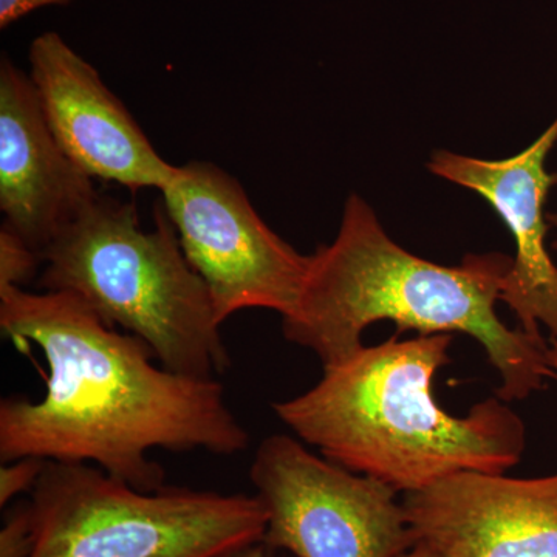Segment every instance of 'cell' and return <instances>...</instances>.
<instances>
[{
	"mask_svg": "<svg viewBox=\"0 0 557 557\" xmlns=\"http://www.w3.org/2000/svg\"><path fill=\"white\" fill-rule=\"evenodd\" d=\"M156 228L134 203L98 196L42 251L40 287L72 292L110 325L145 341L161 368L214 380L231 364L211 293L190 267L163 201Z\"/></svg>",
	"mask_w": 557,
	"mask_h": 557,
	"instance_id": "cell-4",
	"label": "cell"
},
{
	"mask_svg": "<svg viewBox=\"0 0 557 557\" xmlns=\"http://www.w3.org/2000/svg\"><path fill=\"white\" fill-rule=\"evenodd\" d=\"M295 310L282 318L289 343L313 351L322 366L338 364L362 347L364 330L392 321L401 335L471 336L500 376L504 401L525 399L552 380L549 343L509 329L497 317L502 282L512 259L468 255L446 267L412 255L392 240L372 207L351 194L335 240L309 256Z\"/></svg>",
	"mask_w": 557,
	"mask_h": 557,
	"instance_id": "cell-2",
	"label": "cell"
},
{
	"mask_svg": "<svg viewBox=\"0 0 557 557\" xmlns=\"http://www.w3.org/2000/svg\"><path fill=\"white\" fill-rule=\"evenodd\" d=\"M249 479L269 515L263 544L293 557H398L416 544L391 486L318 457L285 434L263 438Z\"/></svg>",
	"mask_w": 557,
	"mask_h": 557,
	"instance_id": "cell-6",
	"label": "cell"
},
{
	"mask_svg": "<svg viewBox=\"0 0 557 557\" xmlns=\"http://www.w3.org/2000/svg\"><path fill=\"white\" fill-rule=\"evenodd\" d=\"M403 507L416 542L445 557H557V474L460 472Z\"/></svg>",
	"mask_w": 557,
	"mask_h": 557,
	"instance_id": "cell-9",
	"label": "cell"
},
{
	"mask_svg": "<svg viewBox=\"0 0 557 557\" xmlns=\"http://www.w3.org/2000/svg\"><path fill=\"white\" fill-rule=\"evenodd\" d=\"M547 219H548L549 225H552V228H553V226H555V228H557V214H547ZM553 248H555V251L557 252V240L555 242V244H553Z\"/></svg>",
	"mask_w": 557,
	"mask_h": 557,
	"instance_id": "cell-19",
	"label": "cell"
},
{
	"mask_svg": "<svg viewBox=\"0 0 557 557\" xmlns=\"http://www.w3.org/2000/svg\"><path fill=\"white\" fill-rule=\"evenodd\" d=\"M46 460L40 458H20L9 461L0 469V507L9 505L20 494L30 493L38 482Z\"/></svg>",
	"mask_w": 557,
	"mask_h": 557,
	"instance_id": "cell-13",
	"label": "cell"
},
{
	"mask_svg": "<svg viewBox=\"0 0 557 557\" xmlns=\"http://www.w3.org/2000/svg\"><path fill=\"white\" fill-rule=\"evenodd\" d=\"M160 193L220 324L242 310H273L282 318L295 310L309 256L263 222L233 175L211 161L193 160L177 166Z\"/></svg>",
	"mask_w": 557,
	"mask_h": 557,
	"instance_id": "cell-7",
	"label": "cell"
},
{
	"mask_svg": "<svg viewBox=\"0 0 557 557\" xmlns=\"http://www.w3.org/2000/svg\"><path fill=\"white\" fill-rule=\"evenodd\" d=\"M453 341L395 335L362 346L306 394L273 403L274 413L322 457L405 496L460 472L505 474L525 450V424L498 397L465 417L438 405L434 380Z\"/></svg>",
	"mask_w": 557,
	"mask_h": 557,
	"instance_id": "cell-3",
	"label": "cell"
},
{
	"mask_svg": "<svg viewBox=\"0 0 557 557\" xmlns=\"http://www.w3.org/2000/svg\"><path fill=\"white\" fill-rule=\"evenodd\" d=\"M32 552V522L27 504L11 512L0 533V557H28Z\"/></svg>",
	"mask_w": 557,
	"mask_h": 557,
	"instance_id": "cell-14",
	"label": "cell"
},
{
	"mask_svg": "<svg viewBox=\"0 0 557 557\" xmlns=\"http://www.w3.org/2000/svg\"><path fill=\"white\" fill-rule=\"evenodd\" d=\"M548 366L552 380L557 381V343L556 341L548 339Z\"/></svg>",
	"mask_w": 557,
	"mask_h": 557,
	"instance_id": "cell-18",
	"label": "cell"
},
{
	"mask_svg": "<svg viewBox=\"0 0 557 557\" xmlns=\"http://www.w3.org/2000/svg\"><path fill=\"white\" fill-rule=\"evenodd\" d=\"M42 255L7 225L0 228V289L21 287L35 276Z\"/></svg>",
	"mask_w": 557,
	"mask_h": 557,
	"instance_id": "cell-12",
	"label": "cell"
},
{
	"mask_svg": "<svg viewBox=\"0 0 557 557\" xmlns=\"http://www.w3.org/2000/svg\"><path fill=\"white\" fill-rule=\"evenodd\" d=\"M557 145V119L518 156L482 160L437 150L429 160L432 174L474 190L494 208L516 242V256L502 282V302L530 335L548 330L557 343V265L549 255L545 212L557 172L547 160Z\"/></svg>",
	"mask_w": 557,
	"mask_h": 557,
	"instance_id": "cell-10",
	"label": "cell"
},
{
	"mask_svg": "<svg viewBox=\"0 0 557 557\" xmlns=\"http://www.w3.org/2000/svg\"><path fill=\"white\" fill-rule=\"evenodd\" d=\"M220 557H277L274 556V549L267 547L263 542H256V544L244 545L233 549V552L225 553Z\"/></svg>",
	"mask_w": 557,
	"mask_h": 557,
	"instance_id": "cell-16",
	"label": "cell"
},
{
	"mask_svg": "<svg viewBox=\"0 0 557 557\" xmlns=\"http://www.w3.org/2000/svg\"><path fill=\"white\" fill-rule=\"evenodd\" d=\"M398 557H445L440 555L438 552H435L434 548L429 547L426 544H421V542H416L409 549H406L403 555Z\"/></svg>",
	"mask_w": 557,
	"mask_h": 557,
	"instance_id": "cell-17",
	"label": "cell"
},
{
	"mask_svg": "<svg viewBox=\"0 0 557 557\" xmlns=\"http://www.w3.org/2000/svg\"><path fill=\"white\" fill-rule=\"evenodd\" d=\"M0 329L16 344H35L49 366L42 399L0 401L7 463L94 461L152 493L166 486L152 449L234 456L248 448V431L218 381L157 368L145 341L110 327L75 293L0 289Z\"/></svg>",
	"mask_w": 557,
	"mask_h": 557,
	"instance_id": "cell-1",
	"label": "cell"
},
{
	"mask_svg": "<svg viewBox=\"0 0 557 557\" xmlns=\"http://www.w3.org/2000/svg\"><path fill=\"white\" fill-rule=\"evenodd\" d=\"M73 0H0V28L10 27L33 11L50 5H67Z\"/></svg>",
	"mask_w": 557,
	"mask_h": 557,
	"instance_id": "cell-15",
	"label": "cell"
},
{
	"mask_svg": "<svg viewBox=\"0 0 557 557\" xmlns=\"http://www.w3.org/2000/svg\"><path fill=\"white\" fill-rule=\"evenodd\" d=\"M100 196L51 134L38 91L24 70L0 62V211L42 255L51 240Z\"/></svg>",
	"mask_w": 557,
	"mask_h": 557,
	"instance_id": "cell-11",
	"label": "cell"
},
{
	"mask_svg": "<svg viewBox=\"0 0 557 557\" xmlns=\"http://www.w3.org/2000/svg\"><path fill=\"white\" fill-rule=\"evenodd\" d=\"M30 79L51 134L91 178L131 189H163L177 166L157 152L100 73L58 33L33 40Z\"/></svg>",
	"mask_w": 557,
	"mask_h": 557,
	"instance_id": "cell-8",
	"label": "cell"
},
{
	"mask_svg": "<svg viewBox=\"0 0 557 557\" xmlns=\"http://www.w3.org/2000/svg\"><path fill=\"white\" fill-rule=\"evenodd\" d=\"M28 494V557H220L262 542L269 523L258 496L145 493L86 463L46 460Z\"/></svg>",
	"mask_w": 557,
	"mask_h": 557,
	"instance_id": "cell-5",
	"label": "cell"
}]
</instances>
